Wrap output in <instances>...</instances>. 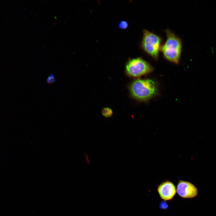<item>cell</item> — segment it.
Here are the masks:
<instances>
[{
	"mask_svg": "<svg viewBox=\"0 0 216 216\" xmlns=\"http://www.w3.org/2000/svg\"><path fill=\"white\" fill-rule=\"evenodd\" d=\"M130 92L134 99L141 101L148 100L157 93L158 88L155 82L149 79H137L130 84Z\"/></svg>",
	"mask_w": 216,
	"mask_h": 216,
	"instance_id": "6da1fadb",
	"label": "cell"
},
{
	"mask_svg": "<svg viewBox=\"0 0 216 216\" xmlns=\"http://www.w3.org/2000/svg\"><path fill=\"white\" fill-rule=\"evenodd\" d=\"M167 39L161 46L160 50L167 60L178 64L182 51V45L181 39L169 29L165 31Z\"/></svg>",
	"mask_w": 216,
	"mask_h": 216,
	"instance_id": "7a4b0ae2",
	"label": "cell"
},
{
	"mask_svg": "<svg viewBox=\"0 0 216 216\" xmlns=\"http://www.w3.org/2000/svg\"><path fill=\"white\" fill-rule=\"evenodd\" d=\"M161 41L162 39L160 36L145 29L141 46L145 52L155 59L157 60Z\"/></svg>",
	"mask_w": 216,
	"mask_h": 216,
	"instance_id": "3957f363",
	"label": "cell"
},
{
	"mask_svg": "<svg viewBox=\"0 0 216 216\" xmlns=\"http://www.w3.org/2000/svg\"><path fill=\"white\" fill-rule=\"evenodd\" d=\"M153 70V67L148 62L140 57L130 60L125 66L127 74L134 77L148 74L152 71Z\"/></svg>",
	"mask_w": 216,
	"mask_h": 216,
	"instance_id": "277c9868",
	"label": "cell"
},
{
	"mask_svg": "<svg viewBox=\"0 0 216 216\" xmlns=\"http://www.w3.org/2000/svg\"><path fill=\"white\" fill-rule=\"evenodd\" d=\"M176 192L184 198H192L197 195L198 190L195 186L191 183L180 180L177 185Z\"/></svg>",
	"mask_w": 216,
	"mask_h": 216,
	"instance_id": "5b68a950",
	"label": "cell"
},
{
	"mask_svg": "<svg viewBox=\"0 0 216 216\" xmlns=\"http://www.w3.org/2000/svg\"><path fill=\"white\" fill-rule=\"evenodd\" d=\"M157 190L160 198L165 201L172 200L176 193V189L174 184L169 181L160 184Z\"/></svg>",
	"mask_w": 216,
	"mask_h": 216,
	"instance_id": "8992f818",
	"label": "cell"
},
{
	"mask_svg": "<svg viewBox=\"0 0 216 216\" xmlns=\"http://www.w3.org/2000/svg\"><path fill=\"white\" fill-rule=\"evenodd\" d=\"M102 115L104 117L107 118L111 117L113 114L112 110L110 108L106 107L104 108L102 110Z\"/></svg>",
	"mask_w": 216,
	"mask_h": 216,
	"instance_id": "52a82bcc",
	"label": "cell"
},
{
	"mask_svg": "<svg viewBox=\"0 0 216 216\" xmlns=\"http://www.w3.org/2000/svg\"><path fill=\"white\" fill-rule=\"evenodd\" d=\"M46 81L49 84H52L55 82L56 80L54 75L52 74H50L47 78Z\"/></svg>",
	"mask_w": 216,
	"mask_h": 216,
	"instance_id": "ba28073f",
	"label": "cell"
},
{
	"mask_svg": "<svg viewBox=\"0 0 216 216\" xmlns=\"http://www.w3.org/2000/svg\"><path fill=\"white\" fill-rule=\"evenodd\" d=\"M128 26L127 22L125 21H121L119 24V27L121 29H125Z\"/></svg>",
	"mask_w": 216,
	"mask_h": 216,
	"instance_id": "9c48e42d",
	"label": "cell"
},
{
	"mask_svg": "<svg viewBox=\"0 0 216 216\" xmlns=\"http://www.w3.org/2000/svg\"><path fill=\"white\" fill-rule=\"evenodd\" d=\"M161 204L160 206H161V207H162L163 208H166L167 207V205L166 202H163L162 203H161Z\"/></svg>",
	"mask_w": 216,
	"mask_h": 216,
	"instance_id": "30bf717a",
	"label": "cell"
}]
</instances>
